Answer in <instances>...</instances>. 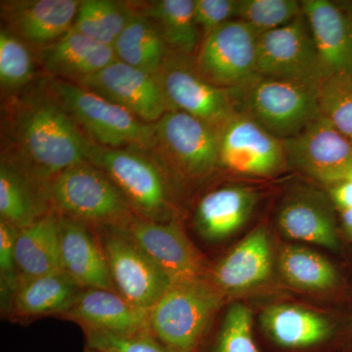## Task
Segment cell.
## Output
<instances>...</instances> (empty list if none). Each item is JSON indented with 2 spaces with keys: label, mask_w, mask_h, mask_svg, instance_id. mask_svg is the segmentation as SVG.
<instances>
[{
  "label": "cell",
  "mask_w": 352,
  "mask_h": 352,
  "mask_svg": "<svg viewBox=\"0 0 352 352\" xmlns=\"http://www.w3.org/2000/svg\"><path fill=\"white\" fill-rule=\"evenodd\" d=\"M6 131L12 151L2 153L43 184L87 162L92 141L76 124L57 95L34 89L11 104Z\"/></svg>",
  "instance_id": "cell-1"
},
{
  "label": "cell",
  "mask_w": 352,
  "mask_h": 352,
  "mask_svg": "<svg viewBox=\"0 0 352 352\" xmlns=\"http://www.w3.org/2000/svg\"><path fill=\"white\" fill-rule=\"evenodd\" d=\"M50 85L76 124L92 142L103 147L152 151L156 126L78 83L50 80Z\"/></svg>",
  "instance_id": "cell-2"
},
{
  "label": "cell",
  "mask_w": 352,
  "mask_h": 352,
  "mask_svg": "<svg viewBox=\"0 0 352 352\" xmlns=\"http://www.w3.org/2000/svg\"><path fill=\"white\" fill-rule=\"evenodd\" d=\"M48 196L53 212L90 226H126L138 217L112 180L89 162L55 176Z\"/></svg>",
  "instance_id": "cell-3"
},
{
  "label": "cell",
  "mask_w": 352,
  "mask_h": 352,
  "mask_svg": "<svg viewBox=\"0 0 352 352\" xmlns=\"http://www.w3.org/2000/svg\"><path fill=\"white\" fill-rule=\"evenodd\" d=\"M318 85L256 76L238 88L239 111L284 139L293 138L321 115Z\"/></svg>",
  "instance_id": "cell-4"
},
{
  "label": "cell",
  "mask_w": 352,
  "mask_h": 352,
  "mask_svg": "<svg viewBox=\"0 0 352 352\" xmlns=\"http://www.w3.org/2000/svg\"><path fill=\"white\" fill-rule=\"evenodd\" d=\"M135 148L103 147L92 142L87 162L106 173L139 219L168 221L170 210L164 171L156 160Z\"/></svg>",
  "instance_id": "cell-5"
},
{
  "label": "cell",
  "mask_w": 352,
  "mask_h": 352,
  "mask_svg": "<svg viewBox=\"0 0 352 352\" xmlns=\"http://www.w3.org/2000/svg\"><path fill=\"white\" fill-rule=\"evenodd\" d=\"M221 300L206 280L173 284L148 310L150 332L173 351L194 352Z\"/></svg>",
  "instance_id": "cell-6"
},
{
  "label": "cell",
  "mask_w": 352,
  "mask_h": 352,
  "mask_svg": "<svg viewBox=\"0 0 352 352\" xmlns=\"http://www.w3.org/2000/svg\"><path fill=\"white\" fill-rule=\"evenodd\" d=\"M155 126L152 151L164 171L200 179L220 166L219 131L214 126L180 111H170Z\"/></svg>",
  "instance_id": "cell-7"
},
{
  "label": "cell",
  "mask_w": 352,
  "mask_h": 352,
  "mask_svg": "<svg viewBox=\"0 0 352 352\" xmlns=\"http://www.w3.org/2000/svg\"><path fill=\"white\" fill-rule=\"evenodd\" d=\"M94 228L116 291L131 305L151 309L170 289V278L136 243L126 226Z\"/></svg>",
  "instance_id": "cell-8"
},
{
  "label": "cell",
  "mask_w": 352,
  "mask_h": 352,
  "mask_svg": "<svg viewBox=\"0 0 352 352\" xmlns=\"http://www.w3.org/2000/svg\"><path fill=\"white\" fill-rule=\"evenodd\" d=\"M156 76L170 111L188 113L219 131L240 113L237 90L207 82L192 56L170 51Z\"/></svg>",
  "instance_id": "cell-9"
},
{
  "label": "cell",
  "mask_w": 352,
  "mask_h": 352,
  "mask_svg": "<svg viewBox=\"0 0 352 352\" xmlns=\"http://www.w3.org/2000/svg\"><path fill=\"white\" fill-rule=\"evenodd\" d=\"M256 74L320 85L328 76L305 14L258 38Z\"/></svg>",
  "instance_id": "cell-10"
},
{
  "label": "cell",
  "mask_w": 352,
  "mask_h": 352,
  "mask_svg": "<svg viewBox=\"0 0 352 352\" xmlns=\"http://www.w3.org/2000/svg\"><path fill=\"white\" fill-rule=\"evenodd\" d=\"M258 36L240 20L220 25L204 38L194 64L207 82L223 89L245 87L256 78Z\"/></svg>",
  "instance_id": "cell-11"
},
{
  "label": "cell",
  "mask_w": 352,
  "mask_h": 352,
  "mask_svg": "<svg viewBox=\"0 0 352 352\" xmlns=\"http://www.w3.org/2000/svg\"><path fill=\"white\" fill-rule=\"evenodd\" d=\"M282 143L287 163L318 182L333 186L352 173V143L322 113Z\"/></svg>",
  "instance_id": "cell-12"
},
{
  "label": "cell",
  "mask_w": 352,
  "mask_h": 352,
  "mask_svg": "<svg viewBox=\"0 0 352 352\" xmlns=\"http://www.w3.org/2000/svg\"><path fill=\"white\" fill-rule=\"evenodd\" d=\"M287 163L283 143L238 113L219 131L220 166L240 175H274Z\"/></svg>",
  "instance_id": "cell-13"
},
{
  "label": "cell",
  "mask_w": 352,
  "mask_h": 352,
  "mask_svg": "<svg viewBox=\"0 0 352 352\" xmlns=\"http://www.w3.org/2000/svg\"><path fill=\"white\" fill-rule=\"evenodd\" d=\"M78 85L126 109L148 124H156L170 111L156 75L118 59Z\"/></svg>",
  "instance_id": "cell-14"
},
{
  "label": "cell",
  "mask_w": 352,
  "mask_h": 352,
  "mask_svg": "<svg viewBox=\"0 0 352 352\" xmlns=\"http://www.w3.org/2000/svg\"><path fill=\"white\" fill-rule=\"evenodd\" d=\"M126 227L143 251L170 278L171 285L205 280L203 256L175 221L135 217Z\"/></svg>",
  "instance_id": "cell-15"
},
{
  "label": "cell",
  "mask_w": 352,
  "mask_h": 352,
  "mask_svg": "<svg viewBox=\"0 0 352 352\" xmlns=\"http://www.w3.org/2000/svg\"><path fill=\"white\" fill-rule=\"evenodd\" d=\"M80 3L78 0L2 1L4 29L41 50L72 29Z\"/></svg>",
  "instance_id": "cell-16"
},
{
  "label": "cell",
  "mask_w": 352,
  "mask_h": 352,
  "mask_svg": "<svg viewBox=\"0 0 352 352\" xmlns=\"http://www.w3.org/2000/svg\"><path fill=\"white\" fill-rule=\"evenodd\" d=\"M58 230L64 274L82 289L116 291L94 226L58 214Z\"/></svg>",
  "instance_id": "cell-17"
},
{
  "label": "cell",
  "mask_w": 352,
  "mask_h": 352,
  "mask_svg": "<svg viewBox=\"0 0 352 352\" xmlns=\"http://www.w3.org/2000/svg\"><path fill=\"white\" fill-rule=\"evenodd\" d=\"M59 318L78 324L83 331L120 336L150 332L148 310L131 305L110 289H82Z\"/></svg>",
  "instance_id": "cell-18"
},
{
  "label": "cell",
  "mask_w": 352,
  "mask_h": 352,
  "mask_svg": "<svg viewBox=\"0 0 352 352\" xmlns=\"http://www.w3.org/2000/svg\"><path fill=\"white\" fill-rule=\"evenodd\" d=\"M315 45L328 76L352 78V16L336 2L303 0Z\"/></svg>",
  "instance_id": "cell-19"
},
{
  "label": "cell",
  "mask_w": 352,
  "mask_h": 352,
  "mask_svg": "<svg viewBox=\"0 0 352 352\" xmlns=\"http://www.w3.org/2000/svg\"><path fill=\"white\" fill-rule=\"evenodd\" d=\"M117 59L113 46L97 43L73 29L39 53L48 74L74 83L82 82Z\"/></svg>",
  "instance_id": "cell-20"
},
{
  "label": "cell",
  "mask_w": 352,
  "mask_h": 352,
  "mask_svg": "<svg viewBox=\"0 0 352 352\" xmlns=\"http://www.w3.org/2000/svg\"><path fill=\"white\" fill-rule=\"evenodd\" d=\"M51 212L48 185L39 182L19 164L1 155L0 220L21 229Z\"/></svg>",
  "instance_id": "cell-21"
},
{
  "label": "cell",
  "mask_w": 352,
  "mask_h": 352,
  "mask_svg": "<svg viewBox=\"0 0 352 352\" xmlns=\"http://www.w3.org/2000/svg\"><path fill=\"white\" fill-rule=\"evenodd\" d=\"M272 270V248L264 227L245 236L212 271L219 291L239 292L263 283Z\"/></svg>",
  "instance_id": "cell-22"
},
{
  "label": "cell",
  "mask_w": 352,
  "mask_h": 352,
  "mask_svg": "<svg viewBox=\"0 0 352 352\" xmlns=\"http://www.w3.org/2000/svg\"><path fill=\"white\" fill-rule=\"evenodd\" d=\"M82 289L64 273L24 280L1 308L2 312L17 321L46 316L59 318L73 305Z\"/></svg>",
  "instance_id": "cell-23"
},
{
  "label": "cell",
  "mask_w": 352,
  "mask_h": 352,
  "mask_svg": "<svg viewBox=\"0 0 352 352\" xmlns=\"http://www.w3.org/2000/svg\"><path fill=\"white\" fill-rule=\"evenodd\" d=\"M256 203L254 190L241 186L215 189L204 196L197 207V228L206 239H224L244 226Z\"/></svg>",
  "instance_id": "cell-24"
},
{
  "label": "cell",
  "mask_w": 352,
  "mask_h": 352,
  "mask_svg": "<svg viewBox=\"0 0 352 352\" xmlns=\"http://www.w3.org/2000/svg\"><path fill=\"white\" fill-rule=\"evenodd\" d=\"M15 254L20 281L63 273L56 212L52 210L31 226L19 229Z\"/></svg>",
  "instance_id": "cell-25"
},
{
  "label": "cell",
  "mask_w": 352,
  "mask_h": 352,
  "mask_svg": "<svg viewBox=\"0 0 352 352\" xmlns=\"http://www.w3.org/2000/svg\"><path fill=\"white\" fill-rule=\"evenodd\" d=\"M263 326L279 346L298 349L327 340L332 324L325 317L294 305H272L263 312Z\"/></svg>",
  "instance_id": "cell-26"
},
{
  "label": "cell",
  "mask_w": 352,
  "mask_h": 352,
  "mask_svg": "<svg viewBox=\"0 0 352 352\" xmlns=\"http://www.w3.org/2000/svg\"><path fill=\"white\" fill-rule=\"evenodd\" d=\"M278 224L289 239L336 250L339 238L332 214L320 201L310 197H294L280 208Z\"/></svg>",
  "instance_id": "cell-27"
},
{
  "label": "cell",
  "mask_w": 352,
  "mask_h": 352,
  "mask_svg": "<svg viewBox=\"0 0 352 352\" xmlns=\"http://www.w3.org/2000/svg\"><path fill=\"white\" fill-rule=\"evenodd\" d=\"M159 32L170 52L192 56L199 46L195 0H157L139 8Z\"/></svg>",
  "instance_id": "cell-28"
},
{
  "label": "cell",
  "mask_w": 352,
  "mask_h": 352,
  "mask_svg": "<svg viewBox=\"0 0 352 352\" xmlns=\"http://www.w3.org/2000/svg\"><path fill=\"white\" fill-rule=\"evenodd\" d=\"M113 47L118 60L152 75H157L170 52L156 27L135 4Z\"/></svg>",
  "instance_id": "cell-29"
},
{
  "label": "cell",
  "mask_w": 352,
  "mask_h": 352,
  "mask_svg": "<svg viewBox=\"0 0 352 352\" xmlns=\"http://www.w3.org/2000/svg\"><path fill=\"white\" fill-rule=\"evenodd\" d=\"M133 11V4L113 0H82L72 29L97 43L113 46Z\"/></svg>",
  "instance_id": "cell-30"
},
{
  "label": "cell",
  "mask_w": 352,
  "mask_h": 352,
  "mask_svg": "<svg viewBox=\"0 0 352 352\" xmlns=\"http://www.w3.org/2000/svg\"><path fill=\"white\" fill-rule=\"evenodd\" d=\"M280 270L289 283L307 291H327L339 283L333 264L302 247H285L280 256Z\"/></svg>",
  "instance_id": "cell-31"
},
{
  "label": "cell",
  "mask_w": 352,
  "mask_h": 352,
  "mask_svg": "<svg viewBox=\"0 0 352 352\" xmlns=\"http://www.w3.org/2000/svg\"><path fill=\"white\" fill-rule=\"evenodd\" d=\"M302 14V1L296 0H238L236 19L259 36L289 24Z\"/></svg>",
  "instance_id": "cell-32"
},
{
  "label": "cell",
  "mask_w": 352,
  "mask_h": 352,
  "mask_svg": "<svg viewBox=\"0 0 352 352\" xmlns=\"http://www.w3.org/2000/svg\"><path fill=\"white\" fill-rule=\"evenodd\" d=\"M34 76L29 45L2 28L0 31V83L2 89L16 91L27 87Z\"/></svg>",
  "instance_id": "cell-33"
},
{
  "label": "cell",
  "mask_w": 352,
  "mask_h": 352,
  "mask_svg": "<svg viewBox=\"0 0 352 352\" xmlns=\"http://www.w3.org/2000/svg\"><path fill=\"white\" fill-rule=\"evenodd\" d=\"M318 94L322 115L352 143V78L329 76L319 85Z\"/></svg>",
  "instance_id": "cell-34"
},
{
  "label": "cell",
  "mask_w": 352,
  "mask_h": 352,
  "mask_svg": "<svg viewBox=\"0 0 352 352\" xmlns=\"http://www.w3.org/2000/svg\"><path fill=\"white\" fill-rule=\"evenodd\" d=\"M252 326L251 310L240 303L232 305L222 322L214 352H259Z\"/></svg>",
  "instance_id": "cell-35"
},
{
  "label": "cell",
  "mask_w": 352,
  "mask_h": 352,
  "mask_svg": "<svg viewBox=\"0 0 352 352\" xmlns=\"http://www.w3.org/2000/svg\"><path fill=\"white\" fill-rule=\"evenodd\" d=\"M87 344L112 352H175L157 340L151 332L120 336L113 333L83 331Z\"/></svg>",
  "instance_id": "cell-36"
},
{
  "label": "cell",
  "mask_w": 352,
  "mask_h": 352,
  "mask_svg": "<svg viewBox=\"0 0 352 352\" xmlns=\"http://www.w3.org/2000/svg\"><path fill=\"white\" fill-rule=\"evenodd\" d=\"M19 229L0 220V287L1 308L7 305L20 282L15 247Z\"/></svg>",
  "instance_id": "cell-37"
},
{
  "label": "cell",
  "mask_w": 352,
  "mask_h": 352,
  "mask_svg": "<svg viewBox=\"0 0 352 352\" xmlns=\"http://www.w3.org/2000/svg\"><path fill=\"white\" fill-rule=\"evenodd\" d=\"M238 0H195V21L203 38L236 19Z\"/></svg>",
  "instance_id": "cell-38"
},
{
  "label": "cell",
  "mask_w": 352,
  "mask_h": 352,
  "mask_svg": "<svg viewBox=\"0 0 352 352\" xmlns=\"http://www.w3.org/2000/svg\"><path fill=\"white\" fill-rule=\"evenodd\" d=\"M331 198L340 210L352 208V182H344L333 185L331 189Z\"/></svg>",
  "instance_id": "cell-39"
},
{
  "label": "cell",
  "mask_w": 352,
  "mask_h": 352,
  "mask_svg": "<svg viewBox=\"0 0 352 352\" xmlns=\"http://www.w3.org/2000/svg\"><path fill=\"white\" fill-rule=\"evenodd\" d=\"M340 217L344 231L349 237L352 238V208L340 210Z\"/></svg>",
  "instance_id": "cell-40"
},
{
  "label": "cell",
  "mask_w": 352,
  "mask_h": 352,
  "mask_svg": "<svg viewBox=\"0 0 352 352\" xmlns=\"http://www.w3.org/2000/svg\"><path fill=\"white\" fill-rule=\"evenodd\" d=\"M83 352H106L103 349H97V347L87 346H85V351Z\"/></svg>",
  "instance_id": "cell-41"
},
{
  "label": "cell",
  "mask_w": 352,
  "mask_h": 352,
  "mask_svg": "<svg viewBox=\"0 0 352 352\" xmlns=\"http://www.w3.org/2000/svg\"><path fill=\"white\" fill-rule=\"evenodd\" d=\"M346 182H352V173H351V175L349 176V178H347Z\"/></svg>",
  "instance_id": "cell-42"
},
{
  "label": "cell",
  "mask_w": 352,
  "mask_h": 352,
  "mask_svg": "<svg viewBox=\"0 0 352 352\" xmlns=\"http://www.w3.org/2000/svg\"><path fill=\"white\" fill-rule=\"evenodd\" d=\"M103 351H105V349H103ZM106 352H112V351H105Z\"/></svg>",
  "instance_id": "cell-43"
}]
</instances>
